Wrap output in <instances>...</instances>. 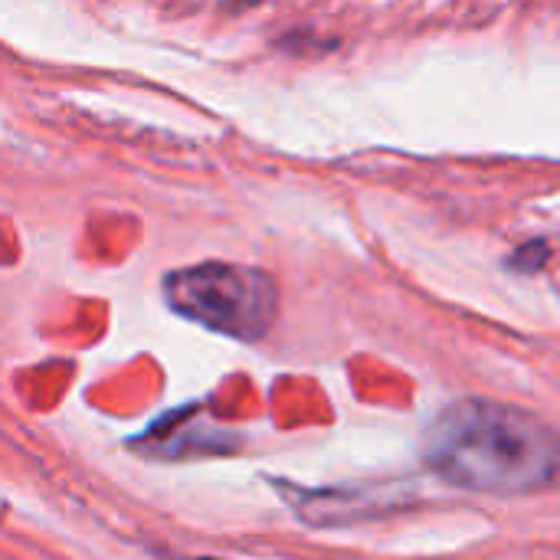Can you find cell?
I'll return each instance as SVG.
<instances>
[{
	"mask_svg": "<svg viewBox=\"0 0 560 560\" xmlns=\"http://www.w3.org/2000/svg\"><path fill=\"white\" fill-rule=\"evenodd\" d=\"M427 463L450 486L486 495H528L555 482L558 433L535 413L459 400L427 433Z\"/></svg>",
	"mask_w": 560,
	"mask_h": 560,
	"instance_id": "cell-1",
	"label": "cell"
},
{
	"mask_svg": "<svg viewBox=\"0 0 560 560\" xmlns=\"http://www.w3.org/2000/svg\"><path fill=\"white\" fill-rule=\"evenodd\" d=\"M164 299L180 318L236 341L262 338L279 312L276 282L266 272L236 262L177 269L164 279Z\"/></svg>",
	"mask_w": 560,
	"mask_h": 560,
	"instance_id": "cell-2",
	"label": "cell"
},
{
	"mask_svg": "<svg viewBox=\"0 0 560 560\" xmlns=\"http://www.w3.org/2000/svg\"><path fill=\"white\" fill-rule=\"evenodd\" d=\"M200 560H213V558H200Z\"/></svg>",
	"mask_w": 560,
	"mask_h": 560,
	"instance_id": "cell-3",
	"label": "cell"
}]
</instances>
